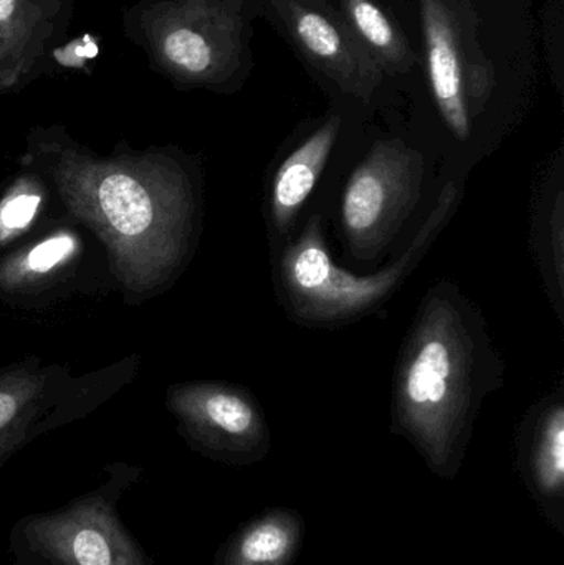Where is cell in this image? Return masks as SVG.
<instances>
[{
	"mask_svg": "<svg viewBox=\"0 0 564 565\" xmlns=\"http://www.w3.org/2000/svg\"><path fill=\"white\" fill-rule=\"evenodd\" d=\"M166 405L189 445L214 460L251 465L270 448L264 415L242 388L221 382L169 385Z\"/></svg>",
	"mask_w": 564,
	"mask_h": 565,
	"instance_id": "6",
	"label": "cell"
},
{
	"mask_svg": "<svg viewBox=\"0 0 564 565\" xmlns=\"http://www.w3.org/2000/svg\"><path fill=\"white\" fill-rule=\"evenodd\" d=\"M340 125V118H331L278 169L272 185V214L278 227H287L310 198L330 158Z\"/></svg>",
	"mask_w": 564,
	"mask_h": 565,
	"instance_id": "13",
	"label": "cell"
},
{
	"mask_svg": "<svg viewBox=\"0 0 564 565\" xmlns=\"http://www.w3.org/2000/svg\"><path fill=\"white\" fill-rule=\"evenodd\" d=\"M287 20L311 62L337 79L348 93L368 98L383 76V68L358 39L350 23L333 10H318L300 0L287 6Z\"/></svg>",
	"mask_w": 564,
	"mask_h": 565,
	"instance_id": "10",
	"label": "cell"
},
{
	"mask_svg": "<svg viewBox=\"0 0 564 565\" xmlns=\"http://www.w3.org/2000/svg\"><path fill=\"white\" fill-rule=\"evenodd\" d=\"M423 158L400 139L380 141L351 174L341 217L351 247L360 255L383 250L413 211L423 182Z\"/></svg>",
	"mask_w": 564,
	"mask_h": 565,
	"instance_id": "5",
	"label": "cell"
},
{
	"mask_svg": "<svg viewBox=\"0 0 564 565\" xmlns=\"http://www.w3.org/2000/svg\"><path fill=\"white\" fill-rule=\"evenodd\" d=\"M477 354L472 334L453 299H429L407 344L396 418L426 463L440 478H454L472 424Z\"/></svg>",
	"mask_w": 564,
	"mask_h": 565,
	"instance_id": "2",
	"label": "cell"
},
{
	"mask_svg": "<svg viewBox=\"0 0 564 565\" xmlns=\"http://www.w3.org/2000/svg\"><path fill=\"white\" fill-rule=\"evenodd\" d=\"M22 169L45 179L56 207L98 238L108 270L129 302L174 282L198 232V189L172 156L99 158L68 145L42 142Z\"/></svg>",
	"mask_w": 564,
	"mask_h": 565,
	"instance_id": "1",
	"label": "cell"
},
{
	"mask_svg": "<svg viewBox=\"0 0 564 565\" xmlns=\"http://www.w3.org/2000/svg\"><path fill=\"white\" fill-rule=\"evenodd\" d=\"M13 6H15V0H0V22L12 15Z\"/></svg>",
	"mask_w": 564,
	"mask_h": 565,
	"instance_id": "17",
	"label": "cell"
},
{
	"mask_svg": "<svg viewBox=\"0 0 564 565\" xmlns=\"http://www.w3.org/2000/svg\"><path fill=\"white\" fill-rule=\"evenodd\" d=\"M139 355H129L88 374L40 358L0 369V467L26 444L95 412L138 374Z\"/></svg>",
	"mask_w": 564,
	"mask_h": 565,
	"instance_id": "3",
	"label": "cell"
},
{
	"mask_svg": "<svg viewBox=\"0 0 564 565\" xmlns=\"http://www.w3.org/2000/svg\"><path fill=\"white\" fill-rule=\"evenodd\" d=\"M26 536L55 565H148L111 504L95 494L33 518Z\"/></svg>",
	"mask_w": 564,
	"mask_h": 565,
	"instance_id": "7",
	"label": "cell"
},
{
	"mask_svg": "<svg viewBox=\"0 0 564 565\" xmlns=\"http://www.w3.org/2000/svg\"><path fill=\"white\" fill-rule=\"evenodd\" d=\"M304 540L305 520L298 511L267 510L228 537L217 565H294Z\"/></svg>",
	"mask_w": 564,
	"mask_h": 565,
	"instance_id": "12",
	"label": "cell"
},
{
	"mask_svg": "<svg viewBox=\"0 0 564 565\" xmlns=\"http://www.w3.org/2000/svg\"><path fill=\"white\" fill-rule=\"evenodd\" d=\"M348 23L377 65L387 72H406L414 53L406 36L387 19L374 0H344Z\"/></svg>",
	"mask_w": 564,
	"mask_h": 565,
	"instance_id": "15",
	"label": "cell"
},
{
	"mask_svg": "<svg viewBox=\"0 0 564 565\" xmlns=\"http://www.w3.org/2000/svg\"><path fill=\"white\" fill-rule=\"evenodd\" d=\"M520 473L550 526L564 533V408L553 405L536 420L520 454Z\"/></svg>",
	"mask_w": 564,
	"mask_h": 565,
	"instance_id": "11",
	"label": "cell"
},
{
	"mask_svg": "<svg viewBox=\"0 0 564 565\" xmlns=\"http://www.w3.org/2000/svg\"><path fill=\"white\" fill-rule=\"evenodd\" d=\"M164 53L174 65L188 70L192 75H204L219 65L221 58H231L234 53L221 49L219 43L211 42L204 33L181 26L169 33L164 42Z\"/></svg>",
	"mask_w": 564,
	"mask_h": 565,
	"instance_id": "16",
	"label": "cell"
},
{
	"mask_svg": "<svg viewBox=\"0 0 564 565\" xmlns=\"http://www.w3.org/2000/svg\"><path fill=\"white\" fill-rule=\"evenodd\" d=\"M52 189L45 179L22 169L0 194V257L42 231L55 215Z\"/></svg>",
	"mask_w": 564,
	"mask_h": 565,
	"instance_id": "14",
	"label": "cell"
},
{
	"mask_svg": "<svg viewBox=\"0 0 564 565\" xmlns=\"http://www.w3.org/2000/svg\"><path fill=\"white\" fill-rule=\"evenodd\" d=\"M430 86L444 121L456 138L470 136V99L489 92V66H472L459 0H421Z\"/></svg>",
	"mask_w": 564,
	"mask_h": 565,
	"instance_id": "8",
	"label": "cell"
},
{
	"mask_svg": "<svg viewBox=\"0 0 564 565\" xmlns=\"http://www.w3.org/2000/svg\"><path fill=\"white\" fill-rule=\"evenodd\" d=\"M82 227L60 212L42 231L0 257V301L29 306L58 296L82 270Z\"/></svg>",
	"mask_w": 564,
	"mask_h": 565,
	"instance_id": "9",
	"label": "cell"
},
{
	"mask_svg": "<svg viewBox=\"0 0 564 565\" xmlns=\"http://www.w3.org/2000/svg\"><path fill=\"white\" fill-rule=\"evenodd\" d=\"M456 198V185L450 182L407 254L393 267L371 277H358L337 267L324 247L318 222H310L281 262V280L295 312L307 321L330 322L360 315L383 301L429 247L449 217Z\"/></svg>",
	"mask_w": 564,
	"mask_h": 565,
	"instance_id": "4",
	"label": "cell"
}]
</instances>
